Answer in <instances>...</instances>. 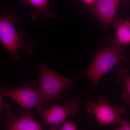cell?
<instances>
[{"label":"cell","instance_id":"1","mask_svg":"<svg viewBox=\"0 0 130 130\" xmlns=\"http://www.w3.org/2000/svg\"><path fill=\"white\" fill-rule=\"evenodd\" d=\"M21 21V18L14 10L5 9L0 16V41L5 50L18 61L20 50L30 54L35 49L34 43L28 40L26 33L19 32L16 29L15 24Z\"/></svg>","mask_w":130,"mask_h":130},{"label":"cell","instance_id":"2","mask_svg":"<svg viewBox=\"0 0 130 130\" xmlns=\"http://www.w3.org/2000/svg\"><path fill=\"white\" fill-rule=\"evenodd\" d=\"M40 101L36 110L43 113L48 102L58 100L66 89L71 86L74 79H69L61 76L46 64L39 63Z\"/></svg>","mask_w":130,"mask_h":130},{"label":"cell","instance_id":"3","mask_svg":"<svg viewBox=\"0 0 130 130\" xmlns=\"http://www.w3.org/2000/svg\"><path fill=\"white\" fill-rule=\"evenodd\" d=\"M125 46L113 42L109 47L97 51L93 62L83 74L88 77L96 88L99 81L105 74L119 63L126 62L124 56Z\"/></svg>","mask_w":130,"mask_h":130},{"label":"cell","instance_id":"4","mask_svg":"<svg viewBox=\"0 0 130 130\" xmlns=\"http://www.w3.org/2000/svg\"><path fill=\"white\" fill-rule=\"evenodd\" d=\"M86 105L87 113L94 115L98 124L103 126L117 123L126 112L124 106H113L108 97L104 96L100 97L97 102L88 101Z\"/></svg>","mask_w":130,"mask_h":130},{"label":"cell","instance_id":"5","mask_svg":"<svg viewBox=\"0 0 130 130\" xmlns=\"http://www.w3.org/2000/svg\"><path fill=\"white\" fill-rule=\"evenodd\" d=\"M0 95L9 97L25 111L36 108L40 101L39 88L35 83L24 84L20 88L1 89Z\"/></svg>","mask_w":130,"mask_h":130},{"label":"cell","instance_id":"6","mask_svg":"<svg viewBox=\"0 0 130 130\" xmlns=\"http://www.w3.org/2000/svg\"><path fill=\"white\" fill-rule=\"evenodd\" d=\"M79 106V100L70 99L66 100L63 105L57 104L46 109L43 113L44 121L51 125L50 130H58L60 124L66 121L68 116L77 113Z\"/></svg>","mask_w":130,"mask_h":130},{"label":"cell","instance_id":"7","mask_svg":"<svg viewBox=\"0 0 130 130\" xmlns=\"http://www.w3.org/2000/svg\"><path fill=\"white\" fill-rule=\"evenodd\" d=\"M31 111L20 112L18 114L11 112L5 118H1L3 128L7 130H40L42 126L32 118Z\"/></svg>","mask_w":130,"mask_h":130},{"label":"cell","instance_id":"8","mask_svg":"<svg viewBox=\"0 0 130 130\" xmlns=\"http://www.w3.org/2000/svg\"><path fill=\"white\" fill-rule=\"evenodd\" d=\"M120 0H96L89 6L90 12L97 17L102 26L107 30L113 21Z\"/></svg>","mask_w":130,"mask_h":130},{"label":"cell","instance_id":"9","mask_svg":"<svg viewBox=\"0 0 130 130\" xmlns=\"http://www.w3.org/2000/svg\"><path fill=\"white\" fill-rule=\"evenodd\" d=\"M21 3L28 4L34 9L31 14V18L36 19L42 15L47 18H53L54 12L48 7V0H20Z\"/></svg>","mask_w":130,"mask_h":130},{"label":"cell","instance_id":"10","mask_svg":"<svg viewBox=\"0 0 130 130\" xmlns=\"http://www.w3.org/2000/svg\"><path fill=\"white\" fill-rule=\"evenodd\" d=\"M116 38L115 42L121 46L130 44V19H116L114 21Z\"/></svg>","mask_w":130,"mask_h":130},{"label":"cell","instance_id":"11","mask_svg":"<svg viewBox=\"0 0 130 130\" xmlns=\"http://www.w3.org/2000/svg\"><path fill=\"white\" fill-rule=\"evenodd\" d=\"M118 83H123L125 91L121 95L124 101L129 106L130 109V74L129 71L126 68H122L117 71L115 77Z\"/></svg>","mask_w":130,"mask_h":130},{"label":"cell","instance_id":"12","mask_svg":"<svg viewBox=\"0 0 130 130\" xmlns=\"http://www.w3.org/2000/svg\"><path fill=\"white\" fill-rule=\"evenodd\" d=\"M119 126L114 129L115 130H130V121L121 117L117 123Z\"/></svg>","mask_w":130,"mask_h":130},{"label":"cell","instance_id":"13","mask_svg":"<svg viewBox=\"0 0 130 130\" xmlns=\"http://www.w3.org/2000/svg\"><path fill=\"white\" fill-rule=\"evenodd\" d=\"M78 126L73 122L70 121H65L63 125L59 128L60 130H77Z\"/></svg>","mask_w":130,"mask_h":130},{"label":"cell","instance_id":"14","mask_svg":"<svg viewBox=\"0 0 130 130\" xmlns=\"http://www.w3.org/2000/svg\"><path fill=\"white\" fill-rule=\"evenodd\" d=\"M3 97L0 95V117L2 118L5 112L9 110L10 109V106L8 103H3Z\"/></svg>","mask_w":130,"mask_h":130},{"label":"cell","instance_id":"15","mask_svg":"<svg viewBox=\"0 0 130 130\" xmlns=\"http://www.w3.org/2000/svg\"><path fill=\"white\" fill-rule=\"evenodd\" d=\"M87 6H90L93 5L96 0H81Z\"/></svg>","mask_w":130,"mask_h":130}]
</instances>
